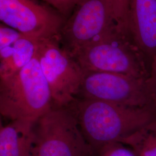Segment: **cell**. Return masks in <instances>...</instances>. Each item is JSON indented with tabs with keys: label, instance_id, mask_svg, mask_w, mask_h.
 <instances>
[{
	"label": "cell",
	"instance_id": "cell-12",
	"mask_svg": "<svg viewBox=\"0 0 156 156\" xmlns=\"http://www.w3.org/2000/svg\"><path fill=\"white\" fill-rule=\"evenodd\" d=\"M136 156H156V119L121 142Z\"/></svg>",
	"mask_w": 156,
	"mask_h": 156
},
{
	"label": "cell",
	"instance_id": "cell-18",
	"mask_svg": "<svg viewBox=\"0 0 156 156\" xmlns=\"http://www.w3.org/2000/svg\"><path fill=\"white\" fill-rule=\"evenodd\" d=\"M80 1V0H68L69 5V7H70L71 11H72V10H73L75 6L77 5V4Z\"/></svg>",
	"mask_w": 156,
	"mask_h": 156
},
{
	"label": "cell",
	"instance_id": "cell-2",
	"mask_svg": "<svg viewBox=\"0 0 156 156\" xmlns=\"http://www.w3.org/2000/svg\"><path fill=\"white\" fill-rule=\"evenodd\" d=\"M73 57L84 73L104 72L147 79L150 68L129 33L115 24Z\"/></svg>",
	"mask_w": 156,
	"mask_h": 156
},
{
	"label": "cell",
	"instance_id": "cell-16",
	"mask_svg": "<svg viewBox=\"0 0 156 156\" xmlns=\"http://www.w3.org/2000/svg\"><path fill=\"white\" fill-rule=\"evenodd\" d=\"M147 82L156 101V53L151 63L149 76L147 79Z\"/></svg>",
	"mask_w": 156,
	"mask_h": 156
},
{
	"label": "cell",
	"instance_id": "cell-8",
	"mask_svg": "<svg viewBox=\"0 0 156 156\" xmlns=\"http://www.w3.org/2000/svg\"><path fill=\"white\" fill-rule=\"evenodd\" d=\"M1 23L38 41L58 38L64 24L61 14L32 0H0Z\"/></svg>",
	"mask_w": 156,
	"mask_h": 156
},
{
	"label": "cell",
	"instance_id": "cell-5",
	"mask_svg": "<svg viewBox=\"0 0 156 156\" xmlns=\"http://www.w3.org/2000/svg\"><path fill=\"white\" fill-rule=\"evenodd\" d=\"M36 56L50 88L53 107L66 108L78 97L84 73L58 38L37 42Z\"/></svg>",
	"mask_w": 156,
	"mask_h": 156
},
{
	"label": "cell",
	"instance_id": "cell-7",
	"mask_svg": "<svg viewBox=\"0 0 156 156\" xmlns=\"http://www.w3.org/2000/svg\"><path fill=\"white\" fill-rule=\"evenodd\" d=\"M116 24L108 0H80L63 24L59 39L73 55Z\"/></svg>",
	"mask_w": 156,
	"mask_h": 156
},
{
	"label": "cell",
	"instance_id": "cell-9",
	"mask_svg": "<svg viewBox=\"0 0 156 156\" xmlns=\"http://www.w3.org/2000/svg\"><path fill=\"white\" fill-rule=\"evenodd\" d=\"M129 31L150 68L156 53V0H129Z\"/></svg>",
	"mask_w": 156,
	"mask_h": 156
},
{
	"label": "cell",
	"instance_id": "cell-3",
	"mask_svg": "<svg viewBox=\"0 0 156 156\" xmlns=\"http://www.w3.org/2000/svg\"><path fill=\"white\" fill-rule=\"evenodd\" d=\"M53 107L50 88L36 54L19 71L0 78V113L3 117L35 123Z\"/></svg>",
	"mask_w": 156,
	"mask_h": 156
},
{
	"label": "cell",
	"instance_id": "cell-10",
	"mask_svg": "<svg viewBox=\"0 0 156 156\" xmlns=\"http://www.w3.org/2000/svg\"><path fill=\"white\" fill-rule=\"evenodd\" d=\"M35 123L14 120L0 129V156H34Z\"/></svg>",
	"mask_w": 156,
	"mask_h": 156
},
{
	"label": "cell",
	"instance_id": "cell-4",
	"mask_svg": "<svg viewBox=\"0 0 156 156\" xmlns=\"http://www.w3.org/2000/svg\"><path fill=\"white\" fill-rule=\"evenodd\" d=\"M34 156H95L67 107H53L34 124Z\"/></svg>",
	"mask_w": 156,
	"mask_h": 156
},
{
	"label": "cell",
	"instance_id": "cell-13",
	"mask_svg": "<svg viewBox=\"0 0 156 156\" xmlns=\"http://www.w3.org/2000/svg\"><path fill=\"white\" fill-rule=\"evenodd\" d=\"M108 2L118 27L124 31L129 33V0H108Z\"/></svg>",
	"mask_w": 156,
	"mask_h": 156
},
{
	"label": "cell",
	"instance_id": "cell-6",
	"mask_svg": "<svg viewBox=\"0 0 156 156\" xmlns=\"http://www.w3.org/2000/svg\"><path fill=\"white\" fill-rule=\"evenodd\" d=\"M77 98L156 109V101L147 79L120 73H84Z\"/></svg>",
	"mask_w": 156,
	"mask_h": 156
},
{
	"label": "cell",
	"instance_id": "cell-17",
	"mask_svg": "<svg viewBox=\"0 0 156 156\" xmlns=\"http://www.w3.org/2000/svg\"><path fill=\"white\" fill-rule=\"evenodd\" d=\"M50 5L53 6L62 15H67L71 10L68 0H44Z\"/></svg>",
	"mask_w": 156,
	"mask_h": 156
},
{
	"label": "cell",
	"instance_id": "cell-14",
	"mask_svg": "<svg viewBox=\"0 0 156 156\" xmlns=\"http://www.w3.org/2000/svg\"><path fill=\"white\" fill-rule=\"evenodd\" d=\"M22 34L16 30L1 23L0 25V50L8 48L15 44Z\"/></svg>",
	"mask_w": 156,
	"mask_h": 156
},
{
	"label": "cell",
	"instance_id": "cell-11",
	"mask_svg": "<svg viewBox=\"0 0 156 156\" xmlns=\"http://www.w3.org/2000/svg\"><path fill=\"white\" fill-rule=\"evenodd\" d=\"M37 41L23 35L11 47L0 50V78L17 73L36 54Z\"/></svg>",
	"mask_w": 156,
	"mask_h": 156
},
{
	"label": "cell",
	"instance_id": "cell-15",
	"mask_svg": "<svg viewBox=\"0 0 156 156\" xmlns=\"http://www.w3.org/2000/svg\"><path fill=\"white\" fill-rule=\"evenodd\" d=\"M96 156H136L132 149L122 143H113L102 149Z\"/></svg>",
	"mask_w": 156,
	"mask_h": 156
},
{
	"label": "cell",
	"instance_id": "cell-1",
	"mask_svg": "<svg viewBox=\"0 0 156 156\" xmlns=\"http://www.w3.org/2000/svg\"><path fill=\"white\" fill-rule=\"evenodd\" d=\"M95 155L107 145L121 142L156 119V109L123 106L77 98L67 106Z\"/></svg>",
	"mask_w": 156,
	"mask_h": 156
}]
</instances>
